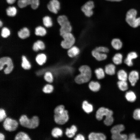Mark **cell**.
<instances>
[{"mask_svg":"<svg viewBox=\"0 0 140 140\" xmlns=\"http://www.w3.org/2000/svg\"><path fill=\"white\" fill-rule=\"evenodd\" d=\"M128 138L126 135L120 133L112 134L111 136L112 139L114 140H126Z\"/></svg>","mask_w":140,"mask_h":140,"instance_id":"obj_35","label":"cell"},{"mask_svg":"<svg viewBox=\"0 0 140 140\" xmlns=\"http://www.w3.org/2000/svg\"><path fill=\"white\" fill-rule=\"evenodd\" d=\"M3 25V23L1 21H0V26L1 27H2Z\"/></svg>","mask_w":140,"mask_h":140,"instance_id":"obj_52","label":"cell"},{"mask_svg":"<svg viewBox=\"0 0 140 140\" xmlns=\"http://www.w3.org/2000/svg\"><path fill=\"white\" fill-rule=\"evenodd\" d=\"M54 118L55 122L58 124L62 125L65 124L69 119L67 110L65 109L62 112L54 114Z\"/></svg>","mask_w":140,"mask_h":140,"instance_id":"obj_8","label":"cell"},{"mask_svg":"<svg viewBox=\"0 0 140 140\" xmlns=\"http://www.w3.org/2000/svg\"><path fill=\"white\" fill-rule=\"evenodd\" d=\"M30 5L33 9H37L39 5V0H18V5L20 8H23Z\"/></svg>","mask_w":140,"mask_h":140,"instance_id":"obj_10","label":"cell"},{"mask_svg":"<svg viewBox=\"0 0 140 140\" xmlns=\"http://www.w3.org/2000/svg\"><path fill=\"white\" fill-rule=\"evenodd\" d=\"M138 55L137 53L134 52L129 53L127 55V58L124 60V62L129 66L133 65L132 60L136 58Z\"/></svg>","mask_w":140,"mask_h":140,"instance_id":"obj_16","label":"cell"},{"mask_svg":"<svg viewBox=\"0 0 140 140\" xmlns=\"http://www.w3.org/2000/svg\"><path fill=\"white\" fill-rule=\"evenodd\" d=\"M15 140H30L28 135L24 132H20L18 133L15 136Z\"/></svg>","mask_w":140,"mask_h":140,"instance_id":"obj_30","label":"cell"},{"mask_svg":"<svg viewBox=\"0 0 140 140\" xmlns=\"http://www.w3.org/2000/svg\"><path fill=\"white\" fill-rule=\"evenodd\" d=\"M104 70L107 74L109 75H113L115 73V67L113 64H109L106 66Z\"/></svg>","mask_w":140,"mask_h":140,"instance_id":"obj_21","label":"cell"},{"mask_svg":"<svg viewBox=\"0 0 140 140\" xmlns=\"http://www.w3.org/2000/svg\"><path fill=\"white\" fill-rule=\"evenodd\" d=\"M47 7L51 12L57 14L61 9V3L58 0H51L47 4Z\"/></svg>","mask_w":140,"mask_h":140,"instance_id":"obj_11","label":"cell"},{"mask_svg":"<svg viewBox=\"0 0 140 140\" xmlns=\"http://www.w3.org/2000/svg\"><path fill=\"white\" fill-rule=\"evenodd\" d=\"M14 68L12 59L9 57H4L0 58V71L3 70L6 74L10 73Z\"/></svg>","mask_w":140,"mask_h":140,"instance_id":"obj_5","label":"cell"},{"mask_svg":"<svg viewBox=\"0 0 140 140\" xmlns=\"http://www.w3.org/2000/svg\"><path fill=\"white\" fill-rule=\"evenodd\" d=\"M34 33L37 36L43 37L46 34L47 31L44 28L41 26H39L35 28Z\"/></svg>","mask_w":140,"mask_h":140,"instance_id":"obj_22","label":"cell"},{"mask_svg":"<svg viewBox=\"0 0 140 140\" xmlns=\"http://www.w3.org/2000/svg\"><path fill=\"white\" fill-rule=\"evenodd\" d=\"M91 54L93 57L98 61L104 60L106 59L107 57L106 53L99 52L94 49L92 51Z\"/></svg>","mask_w":140,"mask_h":140,"instance_id":"obj_14","label":"cell"},{"mask_svg":"<svg viewBox=\"0 0 140 140\" xmlns=\"http://www.w3.org/2000/svg\"><path fill=\"white\" fill-rule=\"evenodd\" d=\"M123 56L119 53L116 54L112 58V60L114 63L116 65H118L121 64L122 62Z\"/></svg>","mask_w":140,"mask_h":140,"instance_id":"obj_32","label":"cell"},{"mask_svg":"<svg viewBox=\"0 0 140 140\" xmlns=\"http://www.w3.org/2000/svg\"><path fill=\"white\" fill-rule=\"evenodd\" d=\"M4 135L1 133H0V140H4Z\"/></svg>","mask_w":140,"mask_h":140,"instance_id":"obj_50","label":"cell"},{"mask_svg":"<svg viewBox=\"0 0 140 140\" xmlns=\"http://www.w3.org/2000/svg\"><path fill=\"white\" fill-rule=\"evenodd\" d=\"M95 7L94 1L92 0L88 1L81 6V10L85 16L88 17H92L94 14Z\"/></svg>","mask_w":140,"mask_h":140,"instance_id":"obj_7","label":"cell"},{"mask_svg":"<svg viewBox=\"0 0 140 140\" xmlns=\"http://www.w3.org/2000/svg\"><path fill=\"white\" fill-rule=\"evenodd\" d=\"M16 0H6L7 3L9 4H13L15 2Z\"/></svg>","mask_w":140,"mask_h":140,"instance_id":"obj_49","label":"cell"},{"mask_svg":"<svg viewBox=\"0 0 140 140\" xmlns=\"http://www.w3.org/2000/svg\"><path fill=\"white\" fill-rule=\"evenodd\" d=\"M10 31L8 28L4 27L2 29L1 32V36L2 37L6 38L10 36Z\"/></svg>","mask_w":140,"mask_h":140,"instance_id":"obj_39","label":"cell"},{"mask_svg":"<svg viewBox=\"0 0 140 140\" xmlns=\"http://www.w3.org/2000/svg\"><path fill=\"white\" fill-rule=\"evenodd\" d=\"M30 35L29 29L26 27H24L21 29L17 32L18 36L20 39H25L27 38Z\"/></svg>","mask_w":140,"mask_h":140,"instance_id":"obj_18","label":"cell"},{"mask_svg":"<svg viewBox=\"0 0 140 140\" xmlns=\"http://www.w3.org/2000/svg\"><path fill=\"white\" fill-rule=\"evenodd\" d=\"M7 15L9 16L13 17L15 16L17 12V10L14 6H9L6 10Z\"/></svg>","mask_w":140,"mask_h":140,"instance_id":"obj_36","label":"cell"},{"mask_svg":"<svg viewBox=\"0 0 140 140\" xmlns=\"http://www.w3.org/2000/svg\"><path fill=\"white\" fill-rule=\"evenodd\" d=\"M77 131L76 127L74 125H72L70 128H67L65 134L68 137L71 138L74 136Z\"/></svg>","mask_w":140,"mask_h":140,"instance_id":"obj_25","label":"cell"},{"mask_svg":"<svg viewBox=\"0 0 140 140\" xmlns=\"http://www.w3.org/2000/svg\"><path fill=\"white\" fill-rule=\"evenodd\" d=\"M117 76L119 80L126 81L128 78L127 73L124 70H119L117 73Z\"/></svg>","mask_w":140,"mask_h":140,"instance_id":"obj_31","label":"cell"},{"mask_svg":"<svg viewBox=\"0 0 140 140\" xmlns=\"http://www.w3.org/2000/svg\"><path fill=\"white\" fill-rule=\"evenodd\" d=\"M3 125L6 130L12 131L16 130L18 126V123L15 120L7 117L4 119Z\"/></svg>","mask_w":140,"mask_h":140,"instance_id":"obj_9","label":"cell"},{"mask_svg":"<svg viewBox=\"0 0 140 140\" xmlns=\"http://www.w3.org/2000/svg\"><path fill=\"white\" fill-rule=\"evenodd\" d=\"M62 134V130L58 128H55L52 131L51 135L53 137L58 138L59 136H61Z\"/></svg>","mask_w":140,"mask_h":140,"instance_id":"obj_37","label":"cell"},{"mask_svg":"<svg viewBox=\"0 0 140 140\" xmlns=\"http://www.w3.org/2000/svg\"><path fill=\"white\" fill-rule=\"evenodd\" d=\"M94 73L97 78L98 79H103L105 76V72L103 68L99 67L95 69Z\"/></svg>","mask_w":140,"mask_h":140,"instance_id":"obj_24","label":"cell"},{"mask_svg":"<svg viewBox=\"0 0 140 140\" xmlns=\"http://www.w3.org/2000/svg\"></svg>","mask_w":140,"mask_h":140,"instance_id":"obj_53","label":"cell"},{"mask_svg":"<svg viewBox=\"0 0 140 140\" xmlns=\"http://www.w3.org/2000/svg\"><path fill=\"white\" fill-rule=\"evenodd\" d=\"M53 89V86L52 85L47 84L43 87L42 91L45 93H50L52 92Z\"/></svg>","mask_w":140,"mask_h":140,"instance_id":"obj_40","label":"cell"},{"mask_svg":"<svg viewBox=\"0 0 140 140\" xmlns=\"http://www.w3.org/2000/svg\"><path fill=\"white\" fill-rule=\"evenodd\" d=\"M113 114L112 110L104 107L99 108L96 111V116L97 120L100 121L101 120L104 116L106 117L112 116Z\"/></svg>","mask_w":140,"mask_h":140,"instance_id":"obj_12","label":"cell"},{"mask_svg":"<svg viewBox=\"0 0 140 140\" xmlns=\"http://www.w3.org/2000/svg\"><path fill=\"white\" fill-rule=\"evenodd\" d=\"M47 59L46 55L43 53L38 54L35 58V60L37 63L40 66L43 65L46 62Z\"/></svg>","mask_w":140,"mask_h":140,"instance_id":"obj_19","label":"cell"},{"mask_svg":"<svg viewBox=\"0 0 140 140\" xmlns=\"http://www.w3.org/2000/svg\"><path fill=\"white\" fill-rule=\"evenodd\" d=\"M128 139L130 140H140V139L137 138L136 137L135 134L132 133L130 134L129 135L128 137Z\"/></svg>","mask_w":140,"mask_h":140,"instance_id":"obj_47","label":"cell"},{"mask_svg":"<svg viewBox=\"0 0 140 140\" xmlns=\"http://www.w3.org/2000/svg\"><path fill=\"white\" fill-rule=\"evenodd\" d=\"M57 21L60 26L59 32L61 36L65 34L72 32V26L67 16L65 15H59L57 18Z\"/></svg>","mask_w":140,"mask_h":140,"instance_id":"obj_2","label":"cell"},{"mask_svg":"<svg viewBox=\"0 0 140 140\" xmlns=\"http://www.w3.org/2000/svg\"><path fill=\"white\" fill-rule=\"evenodd\" d=\"M93 49L102 53H106L109 52V50L108 48L103 46L96 47Z\"/></svg>","mask_w":140,"mask_h":140,"instance_id":"obj_41","label":"cell"},{"mask_svg":"<svg viewBox=\"0 0 140 140\" xmlns=\"http://www.w3.org/2000/svg\"><path fill=\"white\" fill-rule=\"evenodd\" d=\"M44 78L45 80L49 83H51L53 81L54 77L52 73L50 71L46 72L44 75Z\"/></svg>","mask_w":140,"mask_h":140,"instance_id":"obj_29","label":"cell"},{"mask_svg":"<svg viewBox=\"0 0 140 140\" xmlns=\"http://www.w3.org/2000/svg\"><path fill=\"white\" fill-rule=\"evenodd\" d=\"M139 78L138 73L137 71L135 70L131 71L128 77L129 81L132 86L135 85Z\"/></svg>","mask_w":140,"mask_h":140,"instance_id":"obj_15","label":"cell"},{"mask_svg":"<svg viewBox=\"0 0 140 140\" xmlns=\"http://www.w3.org/2000/svg\"><path fill=\"white\" fill-rule=\"evenodd\" d=\"M88 86L91 90L94 92L99 91L101 87L100 84L99 82L94 81H91L89 83Z\"/></svg>","mask_w":140,"mask_h":140,"instance_id":"obj_23","label":"cell"},{"mask_svg":"<svg viewBox=\"0 0 140 140\" xmlns=\"http://www.w3.org/2000/svg\"><path fill=\"white\" fill-rule=\"evenodd\" d=\"M78 70L80 73L75 78V82L82 84L89 81L92 76V69L89 66L86 65H82L79 67Z\"/></svg>","mask_w":140,"mask_h":140,"instance_id":"obj_1","label":"cell"},{"mask_svg":"<svg viewBox=\"0 0 140 140\" xmlns=\"http://www.w3.org/2000/svg\"><path fill=\"white\" fill-rule=\"evenodd\" d=\"M117 84L120 89L122 91H125L128 89V84L126 81L119 80Z\"/></svg>","mask_w":140,"mask_h":140,"instance_id":"obj_38","label":"cell"},{"mask_svg":"<svg viewBox=\"0 0 140 140\" xmlns=\"http://www.w3.org/2000/svg\"><path fill=\"white\" fill-rule=\"evenodd\" d=\"M111 45L116 50H119L122 47V44L121 40L118 38L113 39L111 42Z\"/></svg>","mask_w":140,"mask_h":140,"instance_id":"obj_26","label":"cell"},{"mask_svg":"<svg viewBox=\"0 0 140 140\" xmlns=\"http://www.w3.org/2000/svg\"><path fill=\"white\" fill-rule=\"evenodd\" d=\"M32 48L33 50L35 52H37L40 50L39 48L38 47L37 43L35 42L33 44Z\"/></svg>","mask_w":140,"mask_h":140,"instance_id":"obj_46","label":"cell"},{"mask_svg":"<svg viewBox=\"0 0 140 140\" xmlns=\"http://www.w3.org/2000/svg\"><path fill=\"white\" fill-rule=\"evenodd\" d=\"M82 108L84 111L87 113L91 112L93 110V106L86 101H84L83 102Z\"/></svg>","mask_w":140,"mask_h":140,"instance_id":"obj_28","label":"cell"},{"mask_svg":"<svg viewBox=\"0 0 140 140\" xmlns=\"http://www.w3.org/2000/svg\"><path fill=\"white\" fill-rule=\"evenodd\" d=\"M88 138L90 140H105L106 137L103 133L92 132L89 134Z\"/></svg>","mask_w":140,"mask_h":140,"instance_id":"obj_17","label":"cell"},{"mask_svg":"<svg viewBox=\"0 0 140 140\" xmlns=\"http://www.w3.org/2000/svg\"><path fill=\"white\" fill-rule=\"evenodd\" d=\"M44 25L47 27H51L53 24V22L51 17L48 16L44 17L43 19Z\"/></svg>","mask_w":140,"mask_h":140,"instance_id":"obj_34","label":"cell"},{"mask_svg":"<svg viewBox=\"0 0 140 140\" xmlns=\"http://www.w3.org/2000/svg\"><path fill=\"white\" fill-rule=\"evenodd\" d=\"M80 52L79 47L77 46L73 45L68 49L67 53L68 57L73 58L77 57L79 54Z\"/></svg>","mask_w":140,"mask_h":140,"instance_id":"obj_13","label":"cell"},{"mask_svg":"<svg viewBox=\"0 0 140 140\" xmlns=\"http://www.w3.org/2000/svg\"><path fill=\"white\" fill-rule=\"evenodd\" d=\"M6 117L5 110L3 109H0V121H3Z\"/></svg>","mask_w":140,"mask_h":140,"instance_id":"obj_45","label":"cell"},{"mask_svg":"<svg viewBox=\"0 0 140 140\" xmlns=\"http://www.w3.org/2000/svg\"><path fill=\"white\" fill-rule=\"evenodd\" d=\"M134 118L137 120H140V109H135L133 113Z\"/></svg>","mask_w":140,"mask_h":140,"instance_id":"obj_43","label":"cell"},{"mask_svg":"<svg viewBox=\"0 0 140 140\" xmlns=\"http://www.w3.org/2000/svg\"><path fill=\"white\" fill-rule=\"evenodd\" d=\"M22 60L21 66L23 69L25 70H29L31 68V64L26 56L22 55Z\"/></svg>","mask_w":140,"mask_h":140,"instance_id":"obj_20","label":"cell"},{"mask_svg":"<svg viewBox=\"0 0 140 140\" xmlns=\"http://www.w3.org/2000/svg\"><path fill=\"white\" fill-rule=\"evenodd\" d=\"M62 37L63 40L61 42L60 45L63 48L68 50L74 45L76 39L72 32L65 34Z\"/></svg>","mask_w":140,"mask_h":140,"instance_id":"obj_6","label":"cell"},{"mask_svg":"<svg viewBox=\"0 0 140 140\" xmlns=\"http://www.w3.org/2000/svg\"><path fill=\"white\" fill-rule=\"evenodd\" d=\"M137 11L135 9H132L127 12L125 20L131 26L136 28L140 26V17H137Z\"/></svg>","mask_w":140,"mask_h":140,"instance_id":"obj_4","label":"cell"},{"mask_svg":"<svg viewBox=\"0 0 140 140\" xmlns=\"http://www.w3.org/2000/svg\"><path fill=\"white\" fill-rule=\"evenodd\" d=\"M125 97L127 100L131 102H133L135 101L136 99V96L135 93L132 91L127 92L125 94Z\"/></svg>","mask_w":140,"mask_h":140,"instance_id":"obj_33","label":"cell"},{"mask_svg":"<svg viewBox=\"0 0 140 140\" xmlns=\"http://www.w3.org/2000/svg\"><path fill=\"white\" fill-rule=\"evenodd\" d=\"M125 127L122 124H118L113 127L111 130L112 134L120 133L124 130Z\"/></svg>","mask_w":140,"mask_h":140,"instance_id":"obj_27","label":"cell"},{"mask_svg":"<svg viewBox=\"0 0 140 140\" xmlns=\"http://www.w3.org/2000/svg\"><path fill=\"white\" fill-rule=\"evenodd\" d=\"M114 121V118L112 116H109L106 117L104 121V124L107 126L111 125Z\"/></svg>","mask_w":140,"mask_h":140,"instance_id":"obj_42","label":"cell"},{"mask_svg":"<svg viewBox=\"0 0 140 140\" xmlns=\"http://www.w3.org/2000/svg\"><path fill=\"white\" fill-rule=\"evenodd\" d=\"M107 1H110V2H118L121 1L123 0H105Z\"/></svg>","mask_w":140,"mask_h":140,"instance_id":"obj_51","label":"cell"},{"mask_svg":"<svg viewBox=\"0 0 140 140\" xmlns=\"http://www.w3.org/2000/svg\"><path fill=\"white\" fill-rule=\"evenodd\" d=\"M85 139L83 136L80 134L78 135L74 138V139L76 140H84Z\"/></svg>","mask_w":140,"mask_h":140,"instance_id":"obj_48","label":"cell"},{"mask_svg":"<svg viewBox=\"0 0 140 140\" xmlns=\"http://www.w3.org/2000/svg\"><path fill=\"white\" fill-rule=\"evenodd\" d=\"M36 42L40 50L43 51L45 49V43L43 41L40 40H38Z\"/></svg>","mask_w":140,"mask_h":140,"instance_id":"obj_44","label":"cell"},{"mask_svg":"<svg viewBox=\"0 0 140 140\" xmlns=\"http://www.w3.org/2000/svg\"><path fill=\"white\" fill-rule=\"evenodd\" d=\"M19 121L22 126L30 129L35 128L39 124V119L36 116H33L31 119H29L26 115H23L20 117Z\"/></svg>","mask_w":140,"mask_h":140,"instance_id":"obj_3","label":"cell"}]
</instances>
